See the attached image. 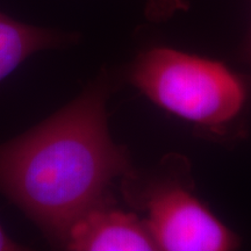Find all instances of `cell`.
<instances>
[{
    "mask_svg": "<svg viewBox=\"0 0 251 251\" xmlns=\"http://www.w3.org/2000/svg\"><path fill=\"white\" fill-rule=\"evenodd\" d=\"M129 170L109 135L106 93L93 86L45 122L0 144V192L55 242Z\"/></svg>",
    "mask_w": 251,
    "mask_h": 251,
    "instance_id": "obj_1",
    "label": "cell"
},
{
    "mask_svg": "<svg viewBox=\"0 0 251 251\" xmlns=\"http://www.w3.org/2000/svg\"><path fill=\"white\" fill-rule=\"evenodd\" d=\"M130 81L159 108L201 126L231 121L246 102V86L224 63L170 48L142 52Z\"/></svg>",
    "mask_w": 251,
    "mask_h": 251,
    "instance_id": "obj_2",
    "label": "cell"
},
{
    "mask_svg": "<svg viewBox=\"0 0 251 251\" xmlns=\"http://www.w3.org/2000/svg\"><path fill=\"white\" fill-rule=\"evenodd\" d=\"M144 222L158 250L229 251L238 247L236 235L179 185L153 188L144 198Z\"/></svg>",
    "mask_w": 251,
    "mask_h": 251,
    "instance_id": "obj_3",
    "label": "cell"
},
{
    "mask_svg": "<svg viewBox=\"0 0 251 251\" xmlns=\"http://www.w3.org/2000/svg\"><path fill=\"white\" fill-rule=\"evenodd\" d=\"M64 246L76 251L158 250L144 220L111 208L107 202L78 218L69 229Z\"/></svg>",
    "mask_w": 251,
    "mask_h": 251,
    "instance_id": "obj_4",
    "label": "cell"
},
{
    "mask_svg": "<svg viewBox=\"0 0 251 251\" xmlns=\"http://www.w3.org/2000/svg\"><path fill=\"white\" fill-rule=\"evenodd\" d=\"M64 34L20 23L0 13V81L35 52L63 45Z\"/></svg>",
    "mask_w": 251,
    "mask_h": 251,
    "instance_id": "obj_5",
    "label": "cell"
},
{
    "mask_svg": "<svg viewBox=\"0 0 251 251\" xmlns=\"http://www.w3.org/2000/svg\"><path fill=\"white\" fill-rule=\"evenodd\" d=\"M188 0H146V15L149 20L159 23L186 11Z\"/></svg>",
    "mask_w": 251,
    "mask_h": 251,
    "instance_id": "obj_6",
    "label": "cell"
},
{
    "mask_svg": "<svg viewBox=\"0 0 251 251\" xmlns=\"http://www.w3.org/2000/svg\"><path fill=\"white\" fill-rule=\"evenodd\" d=\"M20 244L14 242L7 234L5 233L4 228L0 225V251H14V250H24Z\"/></svg>",
    "mask_w": 251,
    "mask_h": 251,
    "instance_id": "obj_7",
    "label": "cell"
},
{
    "mask_svg": "<svg viewBox=\"0 0 251 251\" xmlns=\"http://www.w3.org/2000/svg\"><path fill=\"white\" fill-rule=\"evenodd\" d=\"M247 52H248V57H249V59H250V63H251V29H250V35H249V40H248Z\"/></svg>",
    "mask_w": 251,
    "mask_h": 251,
    "instance_id": "obj_8",
    "label": "cell"
}]
</instances>
